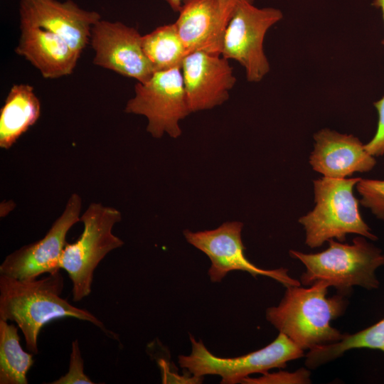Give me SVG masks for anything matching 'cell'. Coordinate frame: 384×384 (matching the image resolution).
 Returning a JSON list of instances; mask_svg holds the SVG:
<instances>
[{
	"label": "cell",
	"mask_w": 384,
	"mask_h": 384,
	"mask_svg": "<svg viewBox=\"0 0 384 384\" xmlns=\"http://www.w3.org/2000/svg\"><path fill=\"white\" fill-rule=\"evenodd\" d=\"M181 69L191 113L223 104L236 82L228 60L220 54L203 51L189 53Z\"/></svg>",
	"instance_id": "cell-13"
},
{
	"label": "cell",
	"mask_w": 384,
	"mask_h": 384,
	"mask_svg": "<svg viewBox=\"0 0 384 384\" xmlns=\"http://www.w3.org/2000/svg\"><path fill=\"white\" fill-rule=\"evenodd\" d=\"M82 198L73 193L61 215L40 240L26 245L7 255L0 265V274L17 279H28L59 268L70 229L80 221Z\"/></svg>",
	"instance_id": "cell-10"
},
{
	"label": "cell",
	"mask_w": 384,
	"mask_h": 384,
	"mask_svg": "<svg viewBox=\"0 0 384 384\" xmlns=\"http://www.w3.org/2000/svg\"><path fill=\"white\" fill-rule=\"evenodd\" d=\"M242 228V222L227 221L213 230L183 231L186 241L210 259L211 265L208 273L212 282H220L230 271L242 270L255 277L257 275L270 277L285 287L301 285L299 281L288 274L286 268L265 270L248 260L241 238Z\"/></svg>",
	"instance_id": "cell-9"
},
{
	"label": "cell",
	"mask_w": 384,
	"mask_h": 384,
	"mask_svg": "<svg viewBox=\"0 0 384 384\" xmlns=\"http://www.w3.org/2000/svg\"><path fill=\"white\" fill-rule=\"evenodd\" d=\"M378 114L376 132L373 139L364 145L366 150L373 156L384 154V96L374 102Z\"/></svg>",
	"instance_id": "cell-24"
},
{
	"label": "cell",
	"mask_w": 384,
	"mask_h": 384,
	"mask_svg": "<svg viewBox=\"0 0 384 384\" xmlns=\"http://www.w3.org/2000/svg\"><path fill=\"white\" fill-rule=\"evenodd\" d=\"M283 18L276 8H257L242 1L234 8L223 36L220 55L238 61L245 68L250 82H259L270 71L263 50L265 34Z\"/></svg>",
	"instance_id": "cell-8"
},
{
	"label": "cell",
	"mask_w": 384,
	"mask_h": 384,
	"mask_svg": "<svg viewBox=\"0 0 384 384\" xmlns=\"http://www.w3.org/2000/svg\"><path fill=\"white\" fill-rule=\"evenodd\" d=\"M257 378L247 377L241 383L247 384H307L311 383L310 371L300 368L295 372L279 370L270 373L267 372Z\"/></svg>",
	"instance_id": "cell-22"
},
{
	"label": "cell",
	"mask_w": 384,
	"mask_h": 384,
	"mask_svg": "<svg viewBox=\"0 0 384 384\" xmlns=\"http://www.w3.org/2000/svg\"><path fill=\"white\" fill-rule=\"evenodd\" d=\"M314 149L309 157L313 169L325 177L345 178L355 172H367L376 161L360 139L352 134L322 129L314 134Z\"/></svg>",
	"instance_id": "cell-14"
},
{
	"label": "cell",
	"mask_w": 384,
	"mask_h": 384,
	"mask_svg": "<svg viewBox=\"0 0 384 384\" xmlns=\"http://www.w3.org/2000/svg\"><path fill=\"white\" fill-rule=\"evenodd\" d=\"M327 242L328 248L317 253L289 250L290 256L299 260L306 267V272L300 277L302 285L310 286L324 281L343 296L351 293L354 286L368 290L379 287L375 271L384 265V254L380 248L361 235L356 237L352 244L334 239Z\"/></svg>",
	"instance_id": "cell-3"
},
{
	"label": "cell",
	"mask_w": 384,
	"mask_h": 384,
	"mask_svg": "<svg viewBox=\"0 0 384 384\" xmlns=\"http://www.w3.org/2000/svg\"><path fill=\"white\" fill-rule=\"evenodd\" d=\"M33 354L23 350L18 328L0 319V383L27 384Z\"/></svg>",
	"instance_id": "cell-20"
},
{
	"label": "cell",
	"mask_w": 384,
	"mask_h": 384,
	"mask_svg": "<svg viewBox=\"0 0 384 384\" xmlns=\"http://www.w3.org/2000/svg\"><path fill=\"white\" fill-rule=\"evenodd\" d=\"M52 384H93L94 382L84 373V362L82 358L79 343L75 339L72 343L68 372Z\"/></svg>",
	"instance_id": "cell-23"
},
{
	"label": "cell",
	"mask_w": 384,
	"mask_h": 384,
	"mask_svg": "<svg viewBox=\"0 0 384 384\" xmlns=\"http://www.w3.org/2000/svg\"><path fill=\"white\" fill-rule=\"evenodd\" d=\"M354 348L379 350L384 353V318L355 334H344L337 342L309 350L305 365L309 369H315Z\"/></svg>",
	"instance_id": "cell-19"
},
{
	"label": "cell",
	"mask_w": 384,
	"mask_h": 384,
	"mask_svg": "<svg viewBox=\"0 0 384 384\" xmlns=\"http://www.w3.org/2000/svg\"><path fill=\"white\" fill-rule=\"evenodd\" d=\"M171 7L174 11H179L183 1L184 0H164ZM242 1H248L250 3H254L255 0H220L223 9L225 11L232 16L233 11L234 10L236 4Z\"/></svg>",
	"instance_id": "cell-25"
},
{
	"label": "cell",
	"mask_w": 384,
	"mask_h": 384,
	"mask_svg": "<svg viewBox=\"0 0 384 384\" xmlns=\"http://www.w3.org/2000/svg\"><path fill=\"white\" fill-rule=\"evenodd\" d=\"M142 46L155 72L181 68L188 55L174 23L159 26L142 36Z\"/></svg>",
	"instance_id": "cell-18"
},
{
	"label": "cell",
	"mask_w": 384,
	"mask_h": 384,
	"mask_svg": "<svg viewBox=\"0 0 384 384\" xmlns=\"http://www.w3.org/2000/svg\"><path fill=\"white\" fill-rule=\"evenodd\" d=\"M360 179L323 176L313 181L315 207L299 219L305 230L306 245L315 248L334 238L344 242L351 233L378 239L362 218L359 201L353 194Z\"/></svg>",
	"instance_id": "cell-4"
},
{
	"label": "cell",
	"mask_w": 384,
	"mask_h": 384,
	"mask_svg": "<svg viewBox=\"0 0 384 384\" xmlns=\"http://www.w3.org/2000/svg\"><path fill=\"white\" fill-rule=\"evenodd\" d=\"M371 5L380 9L384 22V0H373ZM382 43L384 44V38L382 41Z\"/></svg>",
	"instance_id": "cell-26"
},
{
	"label": "cell",
	"mask_w": 384,
	"mask_h": 384,
	"mask_svg": "<svg viewBox=\"0 0 384 384\" xmlns=\"http://www.w3.org/2000/svg\"><path fill=\"white\" fill-rule=\"evenodd\" d=\"M142 37L134 27L100 19L91 30L93 64L139 82L148 81L155 70L143 51Z\"/></svg>",
	"instance_id": "cell-11"
},
{
	"label": "cell",
	"mask_w": 384,
	"mask_h": 384,
	"mask_svg": "<svg viewBox=\"0 0 384 384\" xmlns=\"http://www.w3.org/2000/svg\"><path fill=\"white\" fill-rule=\"evenodd\" d=\"M329 287L324 281L308 288L286 287L279 304L267 309V320L304 351L340 341L344 334L331 322L345 312L348 301L340 294L327 297Z\"/></svg>",
	"instance_id": "cell-2"
},
{
	"label": "cell",
	"mask_w": 384,
	"mask_h": 384,
	"mask_svg": "<svg viewBox=\"0 0 384 384\" xmlns=\"http://www.w3.org/2000/svg\"><path fill=\"white\" fill-rule=\"evenodd\" d=\"M121 220L119 210L100 203H91L80 215L83 230L75 242H67L59 262V268L66 271L72 282L74 302L89 296L98 265L109 252L124 245L112 233Z\"/></svg>",
	"instance_id": "cell-5"
},
{
	"label": "cell",
	"mask_w": 384,
	"mask_h": 384,
	"mask_svg": "<svg viewBox=\"0 0 384 384\" xmlns=\"http://www.w3.org/2000/svg\"><path fill=\"white\" fill-rule=\"evenodd\" d=\"M124 112L144 116L148 121L146 130L154 138L165 134L179 137V122L191 113L181 68L157 71L148 81L137 82L134 96L127 101Z\"/></svg>",
	"instance_id": "cell-7"
},
{
	"label": "cell",
	"mask_w": 384,
	"mask_h": 384,
	"mask_svg": "<svg viewBox=\"0 0 384 384\" xmlns=\"http://www.w3.org/2000/svg\"><path fill=\"white\" fill-rule=\"evenodd\" d=\"M191 352L178 356V363L192 375L203 378L206 375H219L221 383L235 384L252 374H264L272 368H284L290 361L302 358L304 350L286 335L277 337L262 348L235 358H221L213 355L203 341L190 336Z\"/></svg>",
	"instance_id": "cell-6"
},
{
	"label": "cell",
	"mask_w": 384,
	"mask_h": 384,
	"mask_svg": "<svg viewBox=\"0 0 384 384\" xmlns=\"http://www.w3.org/2000/svg\"><path fill=\"white\" fill-rule=\"evenodd\" d=\"M60 270L40 279H17L0 274V319L18 325L27 349L33 354L38 353L41 329L53 320L65 317L90 322L110 338L117 339V334L90 311L72 305L61 297L64 279Z\"/></svg>",
	"instance_id": "cell-1"
},
{
	"label": "cell",
	"mask_w": 384,
	"mask_h": 384,
	"mask_svg": "<svg viewBox=\"0 0 384 384\" xmlns=\"http://www.w3.org/2000/svg\"><path fill=\"white\" fill-rule=\"evenodd\" d=\"M174 23L188 54L196 51L220 54L231 15L220 0H184Z\"/></svg>",
	"instance_id": "cell-15"
},
{
	"label": "cell",
	"mask_w": 384,
	"mask_h": 384,
	"mask_svg": "<svg viewBox=\"0 0 384 384\" xmlns=\"http://www.w3.org/2000/svg\"><path fill=\"white\" fill-rule=\"evenodd\" d=\"M15 53L23 57L46 79L69 75L80 55L60 36L41 28L19 26Z\"/></svg>",
	"instance_id": "cell-16"
},
{
	"label": "cell",
	"mask_w": 384,
	"mask_h": 384,
	"mask_svg": "<svg viewBox=\"0 0 384 384\" xmlns=\"http://www.w3.org/2000/svg\"><path fill=\"white\" fill-rule=\"evenodd\" d=\"M19 26H31L64 38L81 55L90 43L92 26L101 15L80 7L73 0H20Z\"/></svg>",
	"instance_id": "cell-12"
},
{
	"label": "cell",
	"mask_w": 384,
	"mask_h": 384,
	"mask_svg": "<svg viewBox=\"0 0 384 384\" xmlns=\"http://www.w3.org/2000/svg\"><path fill=\"white\" fill-rule=\"evenodd\" d=\"M40 115L41 102L33 87L13 85L0 110V147L10 149Z\"/></svg>",
	"instance_id": "cell-17"
},
{
	"label": "cell",
	"mask_w": 384,
	"mask_h": 384,
	"mask_svg": "<svg viewBox=\"0 0 384 384\" xmlns=\"http://www.w3.org/2000/svg\"><path fill=\"white\" fill-rule=\"evenodd\" d=\"M356 189L361 196V204L384 220V180L361 178Z\"/></svg>",
	"instance_id": "cell-21"
}]
</instances>
